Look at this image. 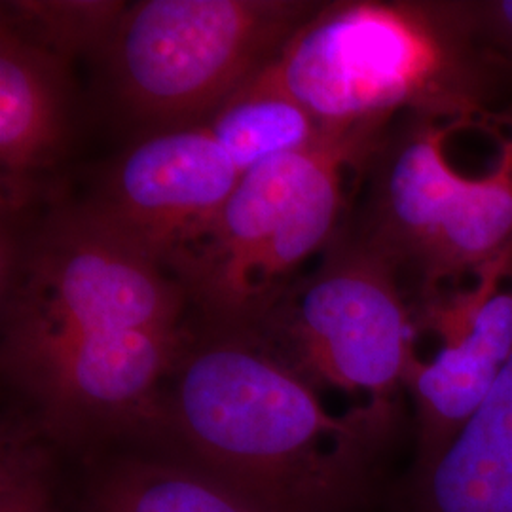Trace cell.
Here are the masks:
<instances>
[{
  "label": "cell",
  "instance_id": "cell-14",
  "mask_svg": "<svg viewBox=\"0 0 512 512\" xmlns=\"http://www.w3.org/2000/svg\"><path fill=\"white\" fill-rule=\"evenodd\" d=\"M0 512H61L55 492V463L33 452L0 463Z\"/></svg>",
  "mask_w": 512,
  "mask_h": 512
},
{
  "label": "cell",
  "instance_id": "cell-13",
  "mask_svg": "<svg viewBox=\"0 0 512 512\" xmlns=\"http://www.w3.org/2000/svg\"><path fill=\"white\" fill-rule=\"evenodd\" d=\"M459 444L476 482L512 507V357L463 429Z\"/></svg>",
  "mask_w": 512,
  "mask_h": 512
},
{
  "label": "cell",
  "instance_id": "cell-6",
  "mask_svg": "<svg viewBox=\"0 0 512 512\" xmlns=\"http://www.w3.org/2000/svg\"><path fill=\"white\" fill-rule=\"evenodd\" d=\"M241 332L256 336L317 391L397 410L418 327L397 266L357 230L338 232L319 266L294 279Z\"/></svg>",
  "mask_w": 512,
  "mask_h": 512
},
{
  "label": "cell",
  "instance_id": "cell-7",
  "mask_svg": "<svg viewBox=\"0 0 512 512\" xmlns=\"http://www.w3.org/2000/svg\"><path fill=\"white\" fill-rule=\"evenodd\" d=\"M412 306L418 332L440 340L431 359H412L404 378L416 408L412 475H420L475 416L512 357V253L473 285L420 294Z\"/></svg>",
  "mask_w": 512,
  "mask_h": 512
},
{
  "label": "cell",
  "instance_id": "cell-1",
  "mask_svg": "<svg viewBox=\"0 0 512 512\" xmlns=\"http://www.w3.org/2000/svg\"><path fill=\"white\" fill-rule=\"evenodd\" d=\"M397 410L332 414L321 391L241 330H194L145 437L270 512H359Z\"/></svg>",
  "mask_w": 512,
  "mask_h": 512
},
{
  "label": "cell",
  "instance_id": "cell-3",
  "mask_svg": "<svg viewBox=\"0 0 512 512\" xmlns=\"http://www.w3.org/2000/svg\"><path fill=\"white\" fill-rule=\"evenodd\" d=\"M181 283L88 202L4 219L2 370L18 382L57 355L186 327Z\"/></svg>",
  "mask_w": 512,
  "mask_h": 512
},
{
  "label": "cell",
  "instance_id": "cell-15",
  "mask_svg": "<svg viewBox=\"0 0 512 512\" xmlns=\"http://www.w3.org/2000/svg\"><path fill=\"white\" fill-rule=\"evenodd\" d=\"M476 42L512 84V0L463 2Z\"/></svg>",
  "mask_w": 512,
  "mask_h": 512
},
{
  "label": "cell",
  "instance_id": "cell-4",
  "mask_svg": "<svg viewBox=\"0 0 512 512\" xmlns=\"http://www.w3.org/2000/svg\"><path fill=\"white\" fill-rule=\"evenodd\" d=\"M389 128L332 131L315 147L243 173L209 228L169 264L200 329L249 330L340 232L349 167L374 158Z\"/></svg>",
  "mask_w": 512,
  "mask_h": 512
},
{
  "label": "cell",
  "instance_id": "cell-11",
  "mask_svg": "<svg viewBox=\"0 0 512 512\" xmlns=\"http://www.w3.org/2000/svg\"><path fill=\"white\" fill-rule=\"evenodd\" d=\"M205 124L241 173L315 147L332 133L281 84L272 63L239 86Z\"/></svg>",
  "mask_w": 512,
  "mask_h": 512
},
{
  "label": "cell",
  "instance_id": "cell-8",
  "mask_svg": "<svg viewBox=\"0 0 512 512\" xmlns=\"http://www.w3.org/2000/svg\"><path fill=\"white\" fill-rule=\"evenodd\" d=\"M243 173L207 124L145 133L86 202L165 268L219 215Z\"/></svg>",
  "mask_w": 512,
  "mask_h": 512
},
{
  "label": "cell",
  "instance_id": "cell-9",
  "mask_svg": "<svg viewBox=\"0 0 512 512\" xmlns=\"http://www.w3.org/2000/svg\"><path fill=\"white\" fill-rule=\"evenodd\" d=\"M71 61L0 19L2 219L35 207L71 135Z\"/></svg>",
  "mask_w": 512,
  "mask_h": 512
},
{
  "label": "cell",
  "instance_id": "cell-10",
  "mask_svg": "<svg viewBox=\"0 0 512 512\" xmlns=\"http://www.w3.org/2000/svg\"><path fill=\"white\" fill-rule=\"evenodd\" d=\"M78 512H270L181 456L118 454L95 463Z\"/></svg>",
  "mask_w": 512,
  "mask_h": 512
},
{
  "label": "cell",
  "instance_id": "cell-12",
  "mask_svg": "<svg viewBox=\"0 0 512 512\" xmlns=\"http://www.w3.org/2000/svg\"><path fill=\"white\" fill-rule=\"evenodd\" d=\"M128 6L120 0H16L2 2L0 19L73 63L74 57L105 55Z\"/></svg>",
  "mask_w": 512,
  "mask_h": 512
},
{
  "label": "cell",
  "instance_id": "cell-16",
  "mask_svg": "<svg viewBox=\"0 0 512 512\" xmlns=\"http://www.w3.org/2000/svg\"><path fill=\"white\" fill-rule=\"evenodd\" d=\"M499 118H501V122L505 124V126H509L511 129L512 135V107L511 109L503 110V112H499Z\"/></svg>",
  "mask_w": 512,
  "mask_h": 512
},
{
  "label": "cell",
  "instance_id": "cell-2",
  "mask_svg": "<svg viewBox=\"0 0 512 512\" xmlns=\"http://www.w3.org/2000/svg\"><path fill=\"white\" fill-rule=\"evenodd\" d=\"M272 69L327 131L389 128L395 114L465 128L511 84L463 2H321Z\"/></svg>",
  "mask_w": 512,
  "mask_h": 512
},
{
  "label": "cell",
  "instance_id": "cell-5",
  "mask_svg": "<svg viewBox=\"0 0 512 512\" xmlns=\"http://www.w3.org/2000/svg\"><path fill=\"white\" fill-rule=\"evenodd\" d=\"M319 6L308 0L129 4L101 57L112 95L145 133L203 124L283 52Z\"/></svg>",
  "mask_w": 512,
  "mask_h": 512
}]
</instances>
